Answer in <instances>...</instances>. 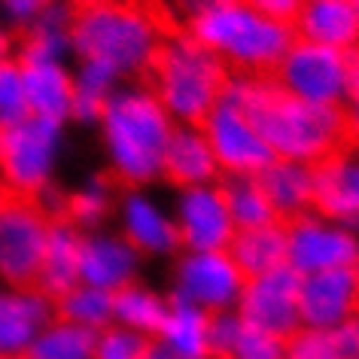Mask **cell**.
<instances>
[{
	"label": "cell",
	"instance_id": "1",
	"mask_svg": "<svg viewBox=\"0 0 359 359\" xmlns=\"http://www.w3.org/2000/svg\"><path fill=\"white\" fill-rule=\"evenodd\" d=\"M222 97L253 119L274 158L320 165L350 143L341 107H317L292 97L274 83V76H231Z\"/></svg>",
	"mask_w": 359,
	"mask_h": 359
},
{
	"label": "cell",
	"instance_id": "2",
	"mask_svg": "<svg viewBox=\"0 0 359 359\" xmlns=\"http://www.w3.org/2000/svg\"><path fill=\"white\" fill-rule=\"evenodd\" d=\"M107 177L119 189H152L165 174V152L174 119L143 79H128L113 92L97 116Z\"/></svg>",
	"mask_w": 359,
	"mask_h": 359
},
{
	"label": "cell",
	"instance_id": "3",
	"mask_svg": "<svg viewBox=\"0 0 359 359\" xmlns=\"http://www.w3.org/2000/svg\"><path fill=\"white\" fill-rule=\"evenodd\" d=\"M170 28V13L156 0H107L76 10L74 58L101 61L125 83L143 79Z\"/></svg>",
	"mask_w": 359,
	"mask_h": 359
},
{
	"label": "cell",
	"instance_id": "4",
	"mask_svg": "<svg viewBox=\"0 0 359 359\" xmlns=\"http://www.w3.org/2000/svg\"><path fill=\"white\" fill-rule=\"evenodd\" d=\"M229 67L186 28H170L143 76L174 125H201L222 101Z\"/></svg>",
	"mask_w": 359,
	"mask_h": 359
},
{
	"label": "cell",
	"instance_id": "5",
	"mask_svg": "<svg viewBox=\"0 0 359 359\" xmlns=\"http://www.w3.org/2000/svg\"><path fill=\"white\" fill-rule=\"evenodd\" d=\"M183 28L208 46L231 76H271L295 43L290 25L265 19L244 0H222L183 22Z\"/></svg>",
	"mask_w": 359,
	"mask_h": 359
},
{
	"label": "cell",
	"instance_id": "6",
	"mask_svg": "<svg viewBox=\"0 0 359 359\" xmlns=\"http://www.w3.org/2000/svg\"><path fill=\"white\" fill-rule=\"evenodd\" d=\"M65 156V125L25 116L0 125V186L10 198L40 201L55 189L58 165Z\"/></svg>",
	"mask_w": 359,
	"mask_h": 359
},
{
	"label": "cell",
	"instance_id": "7",
	"mask_svg": "<svg viewBox=\"0 0 359 359\" xmlns=\"http://www.w3.org/2000/svg\"><path fill=\"white\" fill-rule=\"evenodd\" d=\"M247 277L229 250H180L170 265V299L189 302L208 313L235 311Z\"/></svg>",
	"mask_w": 359,
	"mask_h": 359
},
{
	"label": "cell",
	"instance_id": "8",
	"mask_svg": "<svg viewBox=\"0 0 359 359\" xmlns=\"http://www.w3.org/2000/svg\"><path fill=\"white\" fill-rule=\"evenodd\" d=\"M350 65H353L350 52L295 40L271 76L292 97L317 107H341L350 86Z\"/></svg>",
	"mask_w": 359,
	"mask_h": 359
},
{
	"label": "cell",
	"instance_id": "9",
	"mask_svg": "<svg viewBox=\"0 0 359 359\" xmlns=\"http://www.w3.org/2000/svg\"><path fill=\"white\" fill-rule=\"evenodd\" d=\"M52 219L40 201H6L0 210V286H34Z\"/></svg>",
	"mask_w": 359,
	"mask_h": 359
},
{
	"label": "cell",
	"instance_id": "10",
	"mask_svg": "<svg viewBox=\"0 0 359 359\" xmlns=\"http://www.w3.org/2000/svg\"><path fill=\"white\" fill-rule=\"evenodd\" d=\"M283 231L286 265L299 277L359 265V231L320 217L317 210L283 222Z\"/></svg>",
	"mask_w": 359,
	"mask_h": 359
},
{
	"label": "cell",
	"instance_id": "11",
	"mask_svg": "<svg viewBox=\"0 0 359 359\" xmlns=\"http://www.w3.org/2000/svg\"><path fill=\"white\" fill-rule=\"evenodd\" d=\"M201 131L217 156L222 177H259L274 161V152L265 143L262 131L229 97H222L208 113Z\"/></svg>",
	"mask_w": 359,
	"mask_h": 359
},
{
	"label": "cell",
	"instance_id": "12",
	"mask_svg": "<svg viewBox=\"0 0 359 359\" xmlns=\"http://www.w3.org/2000/svg\"><path fill=\"white\" fill-rule=\"evenodd\" d=\"M116 231L143 259H174L180 253V238L170 204L152 189H119L116 198Z\"/></svg>",
	"mask_w": 359,
	"mask_h": 359
},
{
	"label": "cell",
	"instance_id": "13",
	"mask_svg": "<svg viewBox=\"0 0 359 359\" xmlns=\"http://www.w3.org/2000/svg\"><path fill=\"white\" fill-rule=\"evenodd\" d=\"M170 213H174L180 250H229L238 231L219 183L174 189Z\"/></svg>",
	"mask_w": 359,
	"mask_h": 359
},
{
	"label": "cell",
	"instance_id": "14",
	"mask_svg": "<svg viewBox=\"0 0 359 359\" xmlns=\"http://www.w3.org/2000/svg\"><path fill=\"white\" fill-rule=\"evenodd\" d=\"M241 320L265 332H274L280 338H290L302 329L299 320V274L290 265L277 271L247 277L238 308Z\"/></svg>",
	"mask_w": 359,
	"mask_h": 359
},
{
	"label": "cell",
	"instance_id": "15",
	"mask_svg": "<svg viewBox=\"0 0 359 359\" xmlns=\"http://www.w3.org/2000/svg\"><path fill=\"white\" fill-rule=\"evenodd\" d=\"M353 317H359L356 268L299 277V320L304 329H338Z\"/></svg>",
	"mask_w": 359,
	"mask_h": 359
},
{
	"label": "cell",
	"instance_id": "16",
	"mask_svg": "<svg viewBox=\"0 0 359 359\" xmlns=\"http://www.w3.org/2000/svg\"><path fill=\"white\" fill-rule=\"evenodd\" d=\"M313 210L359 231V143H344L313 165Z\"/></svg>",
	"mask_w": 359,
	"mask_h": 359
},
{
	"label": "cell",
	"instance_id": "17",
	"mask_svg": "<svg viewBox=\"0 0 359 359\" xmlns=\"http://www.w3.org/2000/svg\"><path fill=\"white\" fill-rule=\"evenodd\" d=\"M143 259L116 229L83 231L79 247V280L107 292H119L122 286L140 280Z\"/></svg>",
	"mask_w": 359,
	"mask_h": 359
},
{
	"label": "cell",
	"instance_id": "18",
	"mask_svg": "<svg viewBox=\"0 0 359 359\" xmlns=\"http://www.w3.org/2000/svg\"><path fill=\"white\" fill-rule=\"evenodd\" d=\"M52 317L55 302L37 286H0V359L28 356Z\"/></svg>",
	"mask_w": 359,
	"mask_h": 359
},
{
	"label": "cell",
	"instance_id": "19",
	"mask_svg": "<svg viewBox=\"0 0 359 359\" xmlns=\"http://www.w3.org/2000/svg\"><path fill=\"white\" fill-rule=\"evenodd\" d=\"M219 180L222 170L201 125H177L165 152L161 183H168L170 189H189V186H213Z\"/></svg>",
	"mask_w": 359,
	"mask_h": 359
},
{
	"label": "cell",
	"instance_id": "20",
	"mask_svg": "<svg viewBox=\"0 0 359 359\" xmlns=\"http://www.w3.org/2000/svg\"><path fill=\"white\" fill-rule=\"evenodd\" d=\"M295 40H308L317 46L338 52H359V22L353 0H304L292 22Z\"/></svg>",
	"mask_w": 359,
	"mask_h": 359
},
{
	"label": "cell",
	"instance_id": "21",
	"mask_svg": "<svg viewBox=\"0 0 359 359\" xmlns=\"http://www.w3.org/2000/svg\"><path fill=\"white\" fill-rule=\"evenodd\" d=\"M74 19L76 10L67 0H46L37 22L19 37L15 58L22 65H40V61L70 65V58H74Z\"/></svg>",
	"mask_w": 359,
	"mask_h": 359
},
{
	"label": "cell",
	"instance_id": "22",
	"mask_svg": "<svg viewBox=\"0 0 359 359\" xmlns=\"http://www.w3.org/2000/svg\"><path fill=\"white\" fill-rule=\"evenodd\" d=\"M22 70L28 116L67 128L70 113H74V67L58 65V61H40V65H22Z\"/></svg>",
	"mask_w": 359,
	"mask_h": 359
},
{
	"label": "cell",
	"instance_id": "23",
	"mask_svg": "<svg viewBox=\"0 0 359 359\" xmlns=\"http://www.w3.org/2000/svg\"><path fill=\"white\" fill-rule=\"evenodd\" d=\"M79 247H83V231L65 217L52 219L46 250H43L40 259V271L37 280H34V286L40 292H46L52 302L79 283Z\"/></svg>",
	"mask_w": 359,
	"mask_h": 359
},
{
	"label": "cell",
	"instance_id": "24",
	"mask_svg": "<svg viewBox=\"0 0 359 359\" xmlns=\"http://www.w3.org/2000/svg\"><path fill=\"white\" fill-rule=\"evenodd\" d=\"M259 183H262V189L280 222H290L295 217H302V213L313 210V165L274 158L259 174Z\"/></svg>",
	"mask_w": 359,
	"mask_h": 359
},
{
	"label": "cell",
	"instance_id": "25",
	"mask_svg": "<svg viewBox=\"0 0 359 359\" xmlns=\"http://www.w3.org/2000/svg\"><path fill=\"white\" fill-rule=\"evenodd\" d=\"M152 341L186 359H213L210 356V313L195 308L189 302L170 299L168 313Z\"/></svg>",
	"mask_w": 359,
	"mask_h": 359
},
{
	"label": "cell",
	"instance_id": "26",
	"mask_svg": "<svg viewBox=\"0 0 359 359\" xmlns=\"http://www.w3.org/2000/svg\"><path fill=\"white\" fill-rule=\"evenodd\" d=\"M116 198H119V186L107 174H92L74 189H65V204H61V217L74 222L79 231L107 229V222L116 213Z\"/></svg>",
	"mask_w": 359,
	"mask_h": 359
},
{
	"label": "cell",
	"instance_id": "27",
	"mask_svg": "<svg viewBox=\"0 0 359 359\" xmlns=\"http://www.w3.org/2000/svg\"><path fill=\"white\" fill-rule=\"evenodd\" d=\"M229 256L244 271V277H259L286 265V231L283 222L259 229H241L235 231L229 244Z\"/></svg>",
	"mask_w": 359,
	"mask_h": 359
},
{
	"label": "cell",
	"instance_id": "28",
	"mask_svg": "<svg viewBox=\"0 0 359 359\" xmlns=\"http://www.w3.org/2000/svg\"><path fill=\"white\" fill-rule=\"evenodd\" d=\"M168 304L170 295L149 286L140 277V280L122 286L119 292H113V323L131 332H140L147 338H156L161 320L168 313Z\"/></svg>",
	"mask_w": 359,
	"mask_h": 359
},
{
	"label": "cell",
	"instance_id": "29",
	"mask_svg": "<svg viewBox=\"0 0 359 359\" xmlns=\"http://www.w3.org/2000/svg\"><path fill=\"white\" fill-rule=\"evenodd\" d=\"M125 83L113 67L101 65V61H88V58H76L74 67V113L70 122L95 128L97 116H101L104 104L113 97V92Z\"/></svg>",
	"mask_w": 359,
	"mask_h": 359
},
{
	"label": "cell",
	"instance_id": "30",
	"mask_svg": "<svg viewBox=\"0 0 359 359\" xmlns=\"http://www.w3.org/2000/svg\"><path fill=\"white\" fill-rule=\"evenodd\" d=\"M219 189H222V198H226V208L238 231L280 222L262 189V183H259V177H222Z\"/></svg>",
	"mask_w": 359,
	"mask_h": 359
},
{
	"label": "cell",
	"instance_id": "31",
	"mask_svg": "<svg viewBox=\"0 0 359 359\" xmlns=\"http://www.w3.org/2000/svg\"><path fill=\"white\" fill-rule=\"evenodd\" d=\"M55 317L76 323L83 329L101 332L113 323V292L79 280L76 286H70L65 295L55 299Z\"/></svg>",
	"mask_w": 359,
	"mask_h": 359
},
{
	"label": "cell",
	"instance_id": "32",
	"mask_svg": "<svg viewBox=\"0 0 359 359\" xmlns=\"http://www.w3.org/2000/svg\"><path fill=\"white\" fill-rule=\"evenodd\" d=\"M97 332L52 317L31 347L34 359H95Z\"/></svg>",
	"mask_w": 359,
	"mask_h": 359
},
{
	"label": "cell",
	"instance_id": "33",
	"mask_svg": "<svg viewBox=\"0 0 359 359\" xmlns=\"http://www.w3.org/2000/svg\"><path fill=\"white\" fill-rule=\"evenodd\" d=\"M152 338L110 323L95 338V359H147Z\"/></svg>",
	"mask_w": 359,
	"mask_h": 359
},
{
	"label": "cell",
	"instance_id": "34",
	"mask_svg": "<svg viewBox=\"0 0 359 359\" xmlns=\"http://www.w3.org/2000/svg\"><path fill=\"white\" fill-rule=\"evenodd\" d=\"M286 359H347L332 329H299L286 338Z\"/></svg>",
	"mask_w": 359,
	"mask_h": 359
},
{
	"label": "cell",
	"instance_id": "35",
	"mask_svg": "<svg viewBox=\"0 0 359 359\" xmlns=\"http://www.w3.org/2000/svg\"><path fill=\"white\" fill-rule=\"evenodd\" d=\"M28 116V95H25V70L19 58L0 65V125L19 122Z\"/></svg>",
	"mask_w": 359,
	"mask_h": 359
},
{
	"label": "cell",
	"instance_id": "36",
	"mask_svg": "<svg viewBox=\"0 0 359 359\" xmlns=\"http://www.w3.org/2000/svg\"><path fill=\"white\" fill-rule=\"evenodd\" d=\"M229 359H286V338L244 323Z\"/></svg>",
	"mask_w": 359,
	"mask_h": 359
},
{
	"label": "cell",
	"instance_id": "37",
	"mask_svg": "<svg viewBox=\"0 0 359 359\" xmlns=\"http://www.w3.org/2000/svg\"><path fill=\"white\" fill-rule=\"evenodd\" d=\"M241 326H244V320H241L238 311L210 313V356L213 359H229Z\"/></svg>",
	"mask_w": 359,
	"mask_h": 359
},
{
	"label": "cell",
	"instance_id": "38",
	"mask_svg": "<svg viewBox=\"0 0 359 359\" xmlns=\"http://www.w3.org/2000/svg\"><path fill=\"white\" fill-rule=\"evenodd\" d=\"M43 4L46 0H0V25L6 31H13L15 37H22L37 22Z\"/></svg>",
	"mask_w": 359,
	"mask_h": 359
},
{
	"label": "cell",
	"instance_id": "39",
	"mask_svg": "<svg viewBox=\"0 0 359 359\" xmlns=\"http://www.w3.org/2000/svg\"><path fill=\"white\" fill-rule=\"evenodd\" d=\"M344 113V125H347V137L350 143H359V52H353V65H350V86L341 104Z\"/></svg>",
	"mask_w": 359,
	"mask_h": 359
},
{
	"label": "cell",
	"instance_id": "40",
	"mask_svg": "<svg viewBox=\"0 0 359 359\" xmlns=\"http://www.w3.org/2000/svg\"><path fill=\"white\" fill-rule=\"evenodd\" d=\"M244 4L253 6L256 13H262L265 19H274V22L292 28V22H295V15H299L304 0H244Z\"/></svg>",
	"mask_w": 359,
	"mask_h": 359
},
{
	"label": "cell",
	"instance_id": "41",
	"mask_svg": "<svg viewBox=\"0 0 359 359\" xmlns=\"http://www.w3.org/2000/svg\"><path fill=\"white\" fill-rule=\"evenodd\" d=\"M332 332H335V338H338L341 350L347 353V359H359V317L341 323V326Z\"/></svg>",
	"mask_w": 359,
	"mask_h": 359
},
{
	"label": "cell",
	"instance_id": "42",
	"mask_svg": "<svg viewBox=\"0 0 359 359\" xmlns=\"http://www.w3.org/2000/svg\"><path fill=\"white\" fill-rule=\"evenodd\" d=\"M222 4V0H170V13L177 15V19L189 22L195 15H201L204 10H210V6Z\"/></svg>",
	"mask_w": 359,
	"mask_h": 359
},
{
	"label": "cell",
	"instance_id": "43",
	"mask_svg": "<svg viewBox=\"0 0 359 359\" xmlns=\"http://www.w3.org/2000/svg\"><path fill=\"white\" fill-rule=\"evenodd\" d=\"M15 52H19V37H15L13 31H6L4 25H0V65L13 61Z\"/></svg>",
	"mask_w": 359,
	"mask_h": 359
},
{
	"label": "cell",
	"instance_id": "44",
	"mask_svg": "<svg viewBox=\"0 0 359 359\" xmlns=\"http://www.w3.org/2000/svg\"><path fill=\"white\" fill-rule=\"evenodd\" d=\"M147 359H186V356H180V353H174V350H168V347H161V344L152 341L149 350H147Z\"/></svg>",
	"mask_w": 359,
	"mask_h": 359
},
{
	"label": "cell",
	"instance_id": "45",
	"mask_svg": "<svg viewBox=\"0 0 359 359\" xmlns=\"http://www.w3.org/2000/svg\"><path fill=\"white\" fill-rule=\"evenodd\" d=\"M74 10H88V6H97V4H107V0H67Z\"/></svg>",
	"mask_w": 359,
	"mask_h": 359
},
{
	"label": "cell",
	"instance_id": "46",
	"mask_svg": "<svg viewBox=\"0 0 359 359\" xmlns=\"http://www.w3.org/2000/svg\"><path fill=\"white\" fill-rule=\"evenodd\" d=\"M6 201H10V192H6V189H4V186H0V210H4V208H6Z\"/></svg>",
	"mask_w": 359,
	"mask_h": 359
},
{
	"label": "cell",
	"instance_id": "47",
	"mask_svg": "<svg viewBox=\"0 0 359 359\" xmlns=\"http://www.w3.org/2000/svg\"><path fill=\"white\" fill-rule=\"evenodd\" d=\"M353 10H356V22H359V0H353Z\"/></svg>",
	"mask_w": 359,
	"mask_h": 359
},
{
	"label": "cell",
	"instance_id": "48",
	"mask_svg": "<svg viewBox=\"0 0 359 359\" xmlns=\"http://www.w3.org/2000/svg\"><path fill=\"white\" fill-rule=\"evenodd\" d=\"M356 283H359V265H356Z\"/></svg>",
	"mask_w": 359,
	"mask_h": 359
},
{
	"label": "cell",
	"instance_id": "49",
	"mask_svg": "<svg viewBox=\"0 0 359 359\" xmlns=\"http://www.w3.org/2000/svg\"><path fill=\"white\" fill-rule=\"evenodd\" d=\"M19 359H34V356H31V353H28V356H19Z\"/></svg>",
	"mask_w": 359,
	"mask_h": 359
}]
</instances>
